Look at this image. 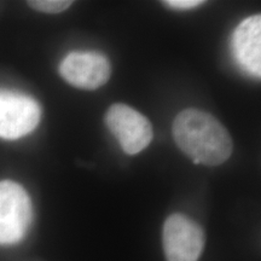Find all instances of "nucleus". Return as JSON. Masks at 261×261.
Segmentation results:
<instances>
[{
  "label": "nucleus",
  "instance_id": "39448f33",
  "mask_svg": "<svg viewBox=\"0 0 261 261\" xmlns=\"http://www.w3.org/2000/svg\"><path fill=\"white\" fill-rule=\"evenodd\" d=\"M41 109L27 94L0 89V138L14 140L29 135L39 125Z\"/></svg>",
  "mask_w": 261,
  "mask_h": 261
},
{
  "label": "nucleus",
  "instance_id": "7ed1b4c3",
  "mask_svg": "<svg viewBox=\"0 0 261 261\" xmlns=\"http://www.w3.org/2000/svg\"><path fill=\"white\" fill-rule=\"evenodd\" d=\"M167 261H198L205 244L204 231L184 214H172L166 219L162 232Z\"/></svg>",
  "mask_w": 261,
  "mask_h": 261
},
{
  "label": "nucleus",
  "instance_id": "0eeeda50",
  "mask_svg": "<svg viewBox=\"0 0 261 261\" xmlns=\"http://www.w3.org/2000/svg\"><path fill=\"white\" fill-rule=\"evenodd\" d=\"M237 63L248 74L261 75V16L254 15L238 25L232 37Z\"/></svg>",
  "mask_w": 261,
  "mask_h": 261
},
{
  "label": "nucleus",
  "instance_id": "20e7f679",
  "mask_svg": "<svg viewBox=\"0 0 261 261\" xmlns=\"http://www.w3.org/2000/svg\"><path fill=\"white\" fill-rule=\"evenodd\" d=\"M106 125L128 155L143 151L152 140V126L149 120L126 104L116 103L108 109Z\"/></svg>",
  "mask_w": 261,
  "mask_h": 261
},
{
  "label": "nucleus",
  "instance_id": "1a4fd4ad",
  "mask_svg": "<svg viewBox=\"0 0 261 261\" xmlns=\"http://www.w3.org/2000/svg\"><path fill=\"white\" fill-rule=\"evenodd\" d=\"M203 3L204 2H201V0H168V2H163V4L172 9L189 10L197 8V6L202 5Z\"/></svg>",
  "mask_w": 261,
  "mask_h": 261
},
{
  "label": "nucleus",
  "instance_id": "6e6552de",
  "mask_svg": "<svg viewBox=\"0 0 261 261\" xmlns=\"http://www.w3.org/2000/svg\"><path fill=\"white\" fill-rule=\"evenodd\" d=\"M73 4L70 0H33L28 2L32 9L38 10L45 14H60L67 10Z\"/></svg>",
  "mask_w": 261,
  "mask_h": 261
},
{
  "label": "nucleus",
  "instance_id": "423d86ee",
  "mask_svg": "<svg viewBox=\"0 0 261 261\" xmlns=\"http://www.w3.org/2000/svg\"><path fill=\"white\" fill-rule=\"evenodd\" d=\"M61 76L81 90H97L108 83L112 68L108 58L97 52H70L60 65Z\"/></svg>",
  "mask_w": 261,
  "mask_h": 261
},
{
  "label": "nucleus",
  "instance_id": "f257e3e1",
  "mask_svg": "<svg viewBox=\"0 0 261 261\" xmlns=\"http://www.w3.org/2000/svg\"><path fill=\"white\" fill-rule=\"evenodd\" d=\"M173 138L194 165L219 166L230 159L233 143L227 129L211 114L198 109L179 113L173 122Z\"/></svg>",
  "mask_w": 261,
  "mask_h": 261
},
{
  "label": "nucleus",
  "instance_id": "f03ea898",
  "mask_svg": "<svg viewBox=\"0 0 261 261\" xmlns=\"http://www.w3.org/2000/svg\"><path fill=\"white\" fill-rule=\"evenodd\" d=\"M33 220L31 198L21 185L0 181V246L23 240Z\"/></svg>",
  "mask_w": 261,
  "mask_h": 261
}]
</instances>
